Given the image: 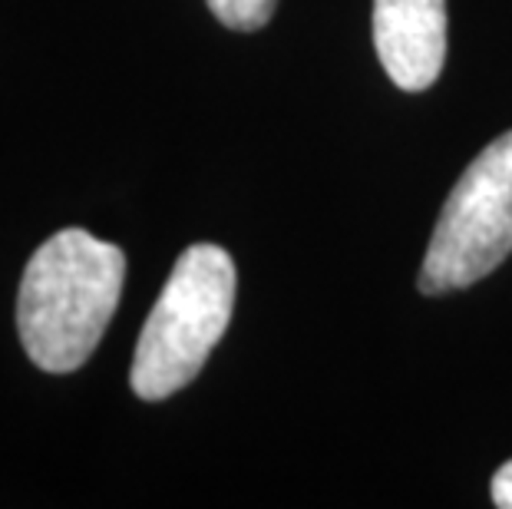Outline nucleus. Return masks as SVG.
<instances>
[{
	"label": "nucleus",
	"mask_w": 512,
	"mask_h": 509,
	"mask_svg": "<svg viewBox=\"0 0 512 509\" xmlns=\"http://www.w3.org/2000/svg\"><path fill=\"white\" fill-rule=\"evenodd\" d=\"M493 503L499 509H512V460L503 463L493 476Z\"/></svg>",
	"instance_id": "nucleus-6"
},
{
	"label": "nucleus",
	"mask_w": 512,
	"mask_h": 509,
	"mask_svg": "<svg viewBox=\"0 0 512 509\" xmlns=\"http://www.w3.org/2000/svg\"><path fill=\"white\" fill-rule=\"evenodd\" d=\"M512 252V133L479 153L446 199L427 258L423 295L460 291L486 278Z\"/></svg>",
	"instance_id": "nucleus-3"
},
{
	"label": "nucleus",
	"mask_w": 512,
	"mask_h": 509,
	"mask_svg": "<svg viewBox=\"0 0 512 509\" xmlns=\"http://www.w3.org/2000/svg\"><path fill=\"white\" fill-rule=\"evenodd\" d=\"M209 10L232 30H258L275 14L278 0H205Z\"/></svg>",
	"instance_id": "nucleus-5"
},
{
	"label": "nucleus",
	"mask_w": 512,
	"mask_h": 509,
	"mask_svg": "<svg viewBox=\"0 0 512 509\" xmlns=\"http://www.w3.org/2000/svg\"><path fill=\"white\" fill-rule=\"evenodd\" d=\"M126 278L123 248L86 229H63L24 268L17 331L27 357L47 374H70L110 328Z\"/></svg>",
	"instance_id": "nucleus-1"
},
{
	"label": "nucleus",
	"mask_w": 512,
	"mask_h": 509,
	"mask_svg": "<svg viewBox=\"0 0 512 509\" xmlns=\"http://www.w3.org/2000/svg\"><path fill=\"white\" fill-rule=\"evenodd\" d=\"M374 43L400 90H430L446 60V0H374Z\"/></svg>",
	"instance_id": "nucleus-4"
},
{
	"label": "nucleus",
	"mask_w": 512,
	"mask_h": 509,
	"mask_svg": "<svg viewBox=\"0 0 512 509\" xmlns=\"http://www.w3.org/2000/svg\"><path fill=\"white\" fill-rule=\"evenodd\" d=\"M235 285V265L225 248H185L139 331L129 371L136 397L166 400L195 381L232 321Z\"/></svg>",
	"instance_id": "nucleus-2"
}]
</instances>
